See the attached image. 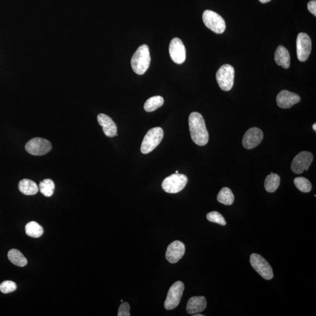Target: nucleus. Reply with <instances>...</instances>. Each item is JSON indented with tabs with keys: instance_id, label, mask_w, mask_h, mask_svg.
Instances as JSON below:
<instances>
[{
	"instance_id": "f257e3e1",
	"label": "nucleus",
	"mask_w": 316,
	"mask_h": 316,
	"mask_svg": "<svg viewBox=\"0 0 316 316\" xmlns=\"http://www.w3.org/2000/svg\"><path fill=\"white\" fill-rule=\"evenodd\" d=\"M190 132L193 141L199 146H205L209 142V135L205 119L201 114L193 112L189 117Z\"/></svg>"
},
{
	"instance_id": "f03ea898",
	"label": "nucleus",
	"mask_w": 316,
	"mask_h": 316,
	"mask_svg": "<svg viewBox=\"0 0 316 316\" xmlns=\"http://www.w3.org/2000/svg\"><path fill=\"white\" fill-rule=\"evenodd\" d=\"M150 62L149 47L145 44L140 46L131 59V65L133 72L139 75H143L149 68Z\"/></svg>"
},
{
	"instance_id": "7ed1b4c3",
	"label": "nucleus",
	"mask_w": 316,
	"mask_h": 316,
	"mask_svg": "<svg viewBox=\"0 0 316 316\" xmlns=\"http://www.w3.org/2000/svg\"><path fill=\"white\" fill-rule=\"evenodd\" d=\"M164 138V131L161 127L149 130L143 139L140 150L143 154L149 153L159 145Z\"/></svg>"
},
{
	"instance_id": "20e7f679",
	"label": "nucleus",
	"mask_w": 316,
	"mask_h": 316,
	"mask_svg": "<svg viewBox=\"0 0 316 316\" xmlns=\"http://www.w3.org/2000/svg\"><path fill=\"white\" fill-rule=\"evenodd\" d=\"M235 70L229 64L223 65L218 70L216 80L221 90L228 91L233 88L234 82Z\"/></svg>"
},
{
	"instance_id": "39448f33",
	"label": "nucleus",
	"mask_w": 316,
	"mask_h": 316,
	"mask_svg": "<svg viewBox=\"0 0 316 316\" xmlns=\"http://www.w3.org/2000/svg\"><path fill=\"white\" fill-rule=\"evenodd\" d=\"M188 182L186 175L175 174L164 179L162 187L164 191L168 193H177L185 188Z\"/></svg>"
},
{
	"instance_id": "423d86ee",
	"label": "nucleus",
	"mask_w": 316,
	"mask_h": 316,
	"mask_svg": "<svg viewBox=\"0 0 316 316\" xmlns=\"http://www.w3.org/2000/svg\"><path fill=\"white\" fill-rule=\"evenodd\" d=\"M205 26L216 34H222L226 30V24L223 18L219 14L211 10H206L203 14Z\"/></svg>"
},
{
	"instance_id": "0eeeda50",
	"label": "nucleus",
	"mask_w": 316,
	"mask_h": 316,
	"mask_svg": "<svg viewBox=\"0 0 316 316\" xmlns=\"http://www.w3.org/2000/svg\"><path fill=\"white\" fill-rule=\"evenodd\" d=\"M185 289L184 283L181 281H177L172 284L168 291L164 306L167 310H173L180 303L183 293Z\"/></svg>"
},
{
	"instance_id": "6e6552de",
	"label": "nucleus",
	"mask_w": 316,
	"mask_h": 316,
	"mask_svg": "<svg viewBox=\"0 0 316 316\" xmlns=\"http://www.w3.org/2000/svg\"><path fill=\"white\" fill-rule=\"evenodd\" d=\"M250 263L253 268L263 279H272L273 277V270L268 261L257 254H252L250 256Z\"/></svg>"
},
{
	"instance_id": "1a4fd4ad",
	"label": "nucleus",
	"mask_w": 316,
	"mask_h": 316,
	"mask_svg": "<svg viewBox=\"0 0 316 316\" xmlns=\"http://www.w3.org/2000/svg\"><path fill=\"white\" fill-rule=\"evenodd\" d=\"M25 148L27 152L33 155L41 156L44 155L51 151L52 145L47 139L34 138L27 143Z\"/></svg>"
},
{
	"instance_id": "9d476101",
	"label": "nucleus",
	"mask_w": 316,
	"mask_h": 316,
	"mask_svg": "<svg viewBox=\"0 0 316 316\" xmlns=\"http://www.w3.org/2000/svg\"><path fill=\"white\" fill-rule=\"evenodd\" d=\"M313 159V154L311 152L307 151L300 152L294 157L291 164V170L294 174H301L304 171L308 170Z\"/></svg>"
},
{
	"instance_id": "9b49d317",
	"label": "nucleus",
	"mask_w": 316,
	"mask_h": 316,
	"mask_svg": "<svg viewBox=\"0 0 316 316\" xmlns=\"http://www.w3.org/2000/svg\"><path fill=\"white\" fill-rule=\"evenodd\" d=\"M296 49L298 59L301 62L306 61L311 51V39L307 34H298L296 40Z\"/></svg>"
},
{
	"instance_id": "f8f14e48",
	"label": "nucleus",
	"mask_w": 316,
	"mask_h": 316,
	"mask_svg": "<svg viewBox=\"0 0 316 316\" xmlns=\"http://www.w3.org/2000/svg\"><path fill=\"white\" fill-rule=\"evenodd\" d=\"M170 54L172 61L177 64H182L186 60V48L184 43L178 38H175L170 45Z\"/></svg>"
},
{
	"instance_id": "ddd939ff",
	"label": "nucleus",
	"mask_w": 316,
	"mask_h": 316,
	"mask_svg": "<svg viewBox=\"0 0 316 316\" xmlns=\"http://www.w3.org/2000/svg\"><path fill=\"white\" fill-rule=\"evenodd\" d=\"M263 133L261 129L254 127L245 132L242 139V145L246 149H251L257 146L262 141Z\"/></svg>"
},
{
	"instance_id": "4468645a",
	"label": "nucleus",
	"mask_w": 316,
	"mask_h": 316,
	"mask_svg": "<svg viewBox=\"0 0 316 316\" xmlns=\"http://www.w3.org/2000/svg\"><path fill=\"white\" fill-rule=\"evenodd\" d=\"M185 253V245L180 241H175L168 246L166 258L171 263L178 262Z\"/></svg>"
},
{
	"instance_id": "2eb2a0df",
	"label": "nucleus",
	"mask_w": 316,
	"mask_h": 316,
	"mask_svg": "<svg viewBox=\"0 0 316 316\" xmlns=\"http://www.w3.org/2000/svg\"><path fill=\"white\" fill-rule=\"evenodd\" d=\"M300 100L298 94L286 90L281 91L276 97L277 104L282 108H289L299 103Z\"/></svg>"
},
{
	"instance_id": "dca6fc26",
	"label": "nucleus",
	"mask_w": 316,
	"mask_h": 316,
	"mask_svg": "<svg viewBox=\"0 0 316 316\" xmlns=\"http://www.w3.org/2000/svg\"><path fill=\"white\" fill-rule=\"evenodd\" d=\"M97 121L98 124L103 127L105 135L110 138L118 136L117 125L109 116L104 114H99L97 116Z\"/></svg>"
},
{
	"instance_id": "f3484780",
	"label": "nucleus",
	"mask_w": 316,
	"mask_h": 316,
	"mask_svg": "<svg viewBox=\"0 0 316 316\" xmlns=\"http://www.w3.org/2000/svg\"><path fill=\"white\" fill-rule=\"evenodd\" d=\"M206 307L207 301L205 297L194 296L189 300L186 311L190 314H195L205 310Z\"/></svg>"
},
{
	"instance_id": "a211bd4d",
	"label": "nucleus",
	"mask_w": 316,
	"mask_h": 316,
	"mask_svg": "<svg viewBox=\"0 0 316 316\" xmlns=\"http://www.w3.org/2000/svg\"><path fill=\"white\" fill-rule=\"evenodd\" d=\"M275 61L276 64L288 69L290 65V56L289 51L282 45L277 48L275 53Z\"/></svg>"
},
{
	"instance_id": "6ab92c4d",
	"label": "nucleus",
	"mask_w": 316,
	"mask_h": 316,
	"mask_svg": "<svg viewBox=\"0 0 316 316\" xmlns=\"http://www.w3.org/2000/svg\"><path fill=\"white\" fill-rule=\"evenodd\" d=\"M19 189L23 194L27 196L34 195L39 191L36 183L27 179H24L20 182Z\"/></svg>"
},
{
	"instance_id": "aec40b11",
	"label": "nucleus",
	"mask_w": 316,
	"mask_h": 316,
	"mask_svg": "<svg viewBox=\"0 0 316 316\" xmlns=\"http://www.w3.org/2000/svg\"><path fill=\"white\" fill-rule=\"evenodd\" d=\"M8 258L13 264L18 266L24 267L27 265V259L18 249H11L8 253Z\"/></svg>"
},
{
	"instance_id": "412c9836",
	"label": "nucleus",
	"mask_w": 316,
	"mask_h": 316,
	"mask_svg": "<svg viewBox=\"0 0 316 316\" xmlns=\"http://www.w3.org/2000/svg\"><path fill=\"white\" fill-rule=\"evenodd\" d=\"M280 179L279 176L272 173L266 177L265 181V188L269 193L275 192L280 185Z\"/></svg>"
},
{
	"instance_id": "4be33fe9",
	"label": "nucleus",
	"mask_w": 316,
	"mask_h": 316,
	"mask_svg": "<svg viewBox=\"0 0 316 316\" xmlns=\"http://www.w3.org/2000/svg\"><path fill=\"white\" fill-rule=\"evenodd\" d=\"M234 199L233 192L230 189L228 188H223L217 195L218 202L223 204L224 205L230 206L233 205Z\"/></svg>"
},
{
	"instance_id": "5701e85b",
	"label": "nucleus",
	"mask_w": 316,
	"mask_h": 316,
	"mask_svg": "<svg viewBox=\"0 0 316 316\" xmlns=\"http://www.w3.org/2000/svg\"><path fill=\"white\" fill-rule=\"evenodd\" d=\"M164 103V99L163 97L160 96H153L149 98L144 104V110L146 112H152L157 110Z\"/></svg>"
},
{
	"instance_id": "b1692460",
	"label": "nucleus",
	"mask_w": 316,
	"mask_h": 316,
	"mask_svg": "<svg viewBox=\"0 0 316 316\" xmlns=\"http://www.w3.org/2000/svg\"><path fill=\"white\" fill-rule=\"evenodd\" d=\"M44 232L43 228L35 221H31L26 226V234L31 237H40L43 235Z\"/></svg>"
},
{
	"instance_id": "393cba45",
	"label": "nucleus",
	"mask_w": 316,
	"mask_h": 316,
	"mask_svg": "<svg viewBox=\"0 0 316 316\" xmlns=\"http://www.w3.org/2000/svg\"><path fill=\"white\" fill-rule=\"evenodd\" d=\"M39 191L45 197H51L54 195L55 186L54 181L50 179H45L40 182Z\"/></svg>"
},
{
	"instance_id": "a878e982",
	"label": "nucleus",
	"mask_w": 316,
	"mask_h": 316,
	"mask_svg": "<svg viewBox=\"0 0 316 316\" xmlns=\"http://www.w3.org/2000/svg\"><path fill=\"white\" fill-rule=\"evenodd\" d=\"M294 184L300 191L308 193L311 191L312 186L307 179L303 177H298L294 179Z\"/></svg>"
},
{
	"instance_id": "bb28decb",
	"label": "nucleus",
	"mask_w": 316,
	"mask_h": 316,
	"mask_svg": "<svg viewBox=\"0 0 316 316\" xmlns=\"http://www.w3.org/2000/svg\"><path fill=\"white\" fill-rule=\"evenodd\" d=\"M207 219L210 222L219 224L221 226H226L227 224L224 217L217 212H212L207 214Z\"/></svg>"
},
{
	"instance_id": "cd10ccee",
	"label": "nucleus",
	"mask_w": 316,
	"mask_h": 316,
	"mask_svg": "<svg viewBox=\"0 0 316 316\" xmlns=\"http://www.w3.org/2000/svg\"><path fill=\"white\" fill-rule=\"evenodd\" d=\"M17 288L16 283L11 280L4 281V282L0 284V291L5 294L13 292V291L17 289Z\"/></svg>"
},
{
	"instance_id": "c85d7f7f",
	"label": "nucleus",
	"mask_w": 316,
	"mask_h": 316,
	"mask_svg": "<svg viewBox=\"0 0 316 316\" xmlns=\"http://www.w3.org/2000/svg\"><path fill=\"white\" fill-rule=\"evenodd\" d=\"M130 305L127 302H122L118 309V316H130Z\"/></svg>"
},
{
	"instance_id": "c756f323",
	"label": "nucleus",
	"mask_w": 316,
	"mask_h": 316,
	"mask_svg": "<svg viewBox=\"0 0 316 316\" xmlns=\"http://www.w3.org/2000/svg\"><path fill=\"white\" fill-rule=\"evenodd\" d=\"M307 9L311 14L316 16V2L315 0H312L307 4Z\"/></svg>"
},
{
	"instance_id": "7c9ffc66",
	"label": "nucleus",
	"mask_w": 316,
	"mask_h": 316,
	"mask_svg": "<svg viewBox=\"0 0 316 316\" xmlns=\"http://www.w3.org/2000/svg\"><path fill=\"white\" fill-rule=\"evenodd\" d=\"M259 1L262 3H266L271 1V0H259Z\"/></svg>"
},
{
	"instance_id": "2f4dec72",
	"label": "nucleus",
	"mask_w": 316,
	"mask_h": 316,
	"mask_svg": "<svg viewBox=\"0 0 316 316\" xmlns=\"http://www.w3.org/2000/svg\"><path fill=\"white\" fill-rule=\"evenodd\" d=\"M312 129H314V131L315 132L316 131V124L315 123V124H314L313 125H312Z\"/></svg>"
},
{
	"instance_id": "473e14b6",
	"label": "nucleus",
	"mask_w": 316,
	"mask_h": 316,
	"mask_svg": "<svg viewBox=\"0 0 316 316\" xmlns=\"http://www.w3.org/2000/svg\"><path fill=\"white\" fill-rule=\"evenodd\" d=\"M193 316H204V315L202 314H193Z\"/></svg>"
},
{
	"instance_id": "72a5a7b5",
	"label": "nucleus",
	"mask_w": 316,
	"mask_h": 316,
	"mask_svg": "<svg viewBox=\"0 0 316 316\" xmlns=\"http://www.w3.org/2000/svg\"><path fill=\"white\" fill-rule=\"evenodd\" d=\"M178 172H179L178 171H176V174H178Z\"/></svg>"
}]
</instances>
